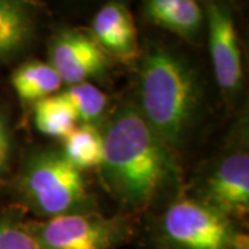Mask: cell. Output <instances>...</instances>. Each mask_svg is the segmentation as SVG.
<instances>
[{"label":"cell","mask_w":249,"mask_h":249,"mask_svg":"<svg viewBox=\"0 0 249 249\" xmlns=\"http://www.w3.org/2000/svg\"><path fill=\"white\" fill-rule=\"evenodd\" d=\"M11 133L4 116L0 114V183L6 178L11 158Z\"/></svg>","instance_id":"17"},{"label":"cell","mask_w":249,"mask_h":249,"mask_svg":"<svg viewBox=\"0 0 249 249\" xmlns=\"http://www.w3.org/2000/svg\"><path fill=\"white\" fill-rule=\"evenodd\" d=\"M103 139L104 152L98 168L109 193L126 208H147L165 187L178 180L172 148L134 103H124L112 114Z\"/></svg>","instance_id":"1"},{"label":"cell","mask_w":249,"mask_h":249,"mask_svg":"<svg viewBox=\"0 0 249 249\" xmlns=\"http://www.w3.org/2000/svg\"><path fill=\"white\" fill-rule=\"evenodd\" d=\"M0 249H43L29 223L0 217Z\"/></svg>","instance_id":"16"},{"label":"cell","mask_w":249,"mask_h":249,"mask_svg":"<svg viewBox=\"0 0 249 249\" xmlns=\"http://www.w3.org/2000/svg\"><path fill=\"white\" fill-rule=\"evenodd\" d=\"M211 1H224V0H211Z\"/></svg>","instance_id":"19"},{"label":"cell","mask_w":249,"mask_h":249,"mask_svg":"<svg viewBox=\"0 0 249 249\" xmlns=\"http://www.w3.org/2000/svg\"><path fill=\"white\" fill-rule=\"evenodd\" d=\"M34 118L40 133L55 139H65L78 124L73 108L61 93L35 103Z\"/></svg>","instance_id":"14"},{"label":"cell","mask_w":249,"mask_h":249,"mask_svg":"<svg viewBox=\"0 0 249 249\" xmlns=\"http://www.w3.org/2000/svg\"><path fill=\"white\" fill-rule=\"evenodd\" d=\"M11 85L21 101L37 103L53 96L62 86V80L49 62L28 61L13 72Z\"/></svg>","instance_id":"12"},{"label":"cell","mask_w":249,"mask_h":249,"mask_svg":"<svg viewBox=\"0 0 249 249\" xmlns=\"http://www.w3.org/2000/svg\"><path fill=\"white\" fill-rule=\"evenodd\" d=\"M64 140L62 155L79 170L98 168L103 160L104 139L97 126L80 124Z\"/></svg>","instance_id":"13"},{"label":"cell","mask_w":249,"mask_h":249,"mask_svg":"<svg viewBox=\"0 0 249 249\" xmlns=\"http://www.w3.org/2000/svg\"><path fill=\"white\" fill-rule=\"evenodd\" d=\"M91 35L100 47L121 60H133L139 55V40L134 19L121 1H109L96 13Z\"/></svg>","instance_id":"9"},{"label":"cell","mask_w":249,"mask_h":249,"mask_svg":"<svg viewBox=\"0 0 249 249\" xmlns=\"http://www.w3.org/2000/svg\"><path fill=\"white\" fill-rule=\"evenodd\" d=\"M49 60L62 83L68 86L103 78L108 71L107 53L91 32L82 29L55 34L49 45Z\"/></svg>","instance_id":"6"},{"label":"cell","mask_w":249,"mask_h":249,"mask_svg":"<svg viewBox=\"0 0 249 249\" xmlns=\"http://www.w3.org/2000/svg\"><path fill=\"white\" fill-rule=\"evenodd\" d=\"M202 202L230 219L249 212V155L244 150L229 154L206 178Z\"/></svg>","instance_id":"8"},{"label":"cell","mask_w":249,"mask_h":249,"mask_svg":"<svg viewBox=\"0 0 249 249\" xmlns=\"http://www.w3.org/2000/svg\"><path fill=\"white\" fill-rule=\"evenodd\" d=\"M137 108L170 148L186 140L199 103L196 71L176 52L152 45L139 65Z\"/></svg>","instance_id":"2"},{"label":"cell","mask_w":249,"mask_h":249,"mask_svg":"<svg viewBox=\"0 0 249 249\" xmlns=\"http://www.w3.org/2000/svg\"><path fill=\"white\" fill-rule=\"evenodd\" d=\"M232 249H249L248 234H245V232H242V231H238L237 237H235V240H234Z\"/></svg>","instance_id":"18"},{"label":"cell","mask_w":249,"mask_h":249,"mask_svg":"<svg viewBox=\"0 0 249 249\" xmlns=\"http://www.w3.org/2000/svg\"><path fill=\"white\" fill-rule=\"evenodd\" d=\"M145 17L186 40H196L204 27L205 13L198 0H142Z\"/></svg>","instance_id":"11"},{"label":"cell","mask_w":249,"mask_h":249,"mask_svg":"<svg viewBox=\"0 0 249 249\" xmlns=\"http://www.w3.org/2000/svg\"><path fill=\"white\" fill-rule=\"evenodd\" d=\"M238 231L229 216L193 199L170 205L160 222L169 249H232Z\"/></svg>","instance_id":"4"},{"label":"cell","mask_w":249,"mask_h":249,"mask_svg":"<svg viewBox=\"0 0 249 249\" xmlns=\"http://www.w3.org/2000/svg\"><path fill=\"white\" fill-rule=\"evenodd\" d=\"M19 191L28 206L46 219L93 212L94 208L82 170L61 151L32 155L19 178Z\"/></svg>","instance_id":"3"},{"label":"cell","mask_w":249,"mask_h":249,"mask_svg":"<svg viewBox=\"0 0 249 249\" xmlns=\"http://www.w3.org/2000/svg\"><path fill=\"white\" fill-rule=\"evenodd\" d=\"M35 24V10L29 0H0V64L27 50Z\"/></svg>","instance_id":"10"},{"label":"cell","mask_w":249,"mask_h":249,"mask_svg":"<svg viewBox=\"0 0 249 249\" xmlns=\"http://www.w3.org/2000/svg\"><path fill=\"white\" fill-rule=\"evenodd\" d=\"M205 18L216 82L224 93L235 94L242 85V61L231 7L224 1H211Z\"/></svg>","instance_id":"7"},{"label":"cell","mask_w":249,"mask_h":249,"mask_svg":"<svg viewBox=\"0 0 249 249\" xmlns=\"http://www.w3.org/2000/svg\"><path fill=\"white\" fill-rule=\"evenodd\" d=\"M73 108L78 122L97 126L106 116L108 107L107 96L89 82L70 85L61 93Z\"/></svg>","instance_id":"15"},{"label":"cell","mask_w":249,"mask_h":249,"mask_svg":"<svg viewBox=\"0 0 249 249\" xmlns=\"http://www.w3.org/2000/svg\"><path fill=\"white\" fill-rule=\"evenodd\" d=\"M29 226L43 249H115L132 234L126 219L96 212L64 214Z\"/></svg>","instance_id":"5"}]
</instances>
